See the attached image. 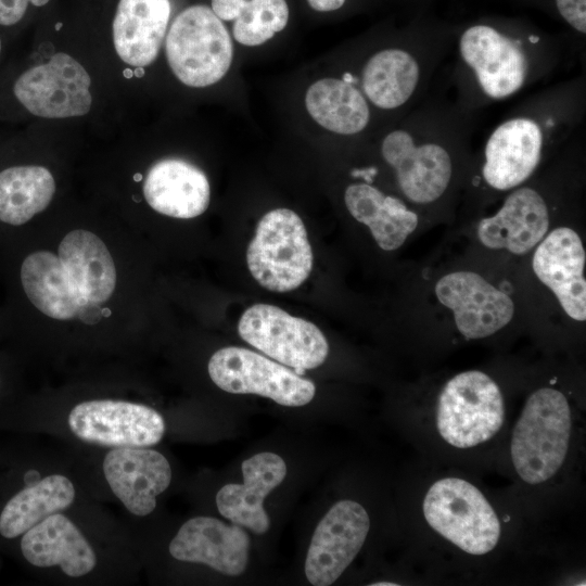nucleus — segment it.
<instances>
[{
    "mask_svg": "<svg viewBox=\"0 0 586 586\" xmlns=\"http://www.w3.org/2000/svg\"><path fill=\"white\" fill-rule=\"evenodd\" d=\"M571 409L564 395L550 387L527 398L511 438V457L519 476L539 484L561 468L569 448Z\"/></svg>",
    "mask_w": 586,
    "mask_h": 586,
    "instance_id": "f257e3e1",
    "label": "nucleus"
},
{
    "mask_svg": "<svg viewBox=\"0 0 586 586\" xmlns=\"http://www.w3.org/2000/svg\"><path fill=\"white\" fill-rule=\"evenodd\" d=\"M247 267L263 288L272 292L295 290L313 269V252L300 216L288 208L266 213L247 246Z\"/></svg>",
    "mask_w": 586,
    "mask_h": 586,
    "instance_id": "f03ea898",
    "label": "nucleus"
},
{
    "mask_svg": "<svg viewBox=\"0 0 586 586\" xmlns=\"http://www.w3.org/2000/svg\"><path fill=\"white\" fill-rule=\"evenodd\" d=\"M166 55L177 78L190 87H206L228 72L233 55L230 35L212 9L192 5L173 22Z\"/></svg>",
    "mask_w": 586,
    "mask_h": 586,
    "instance_id": "7ed1b4c3",
    "label": "nucleus"
},
{
    "mask_svg": "<svg viewBox=\"0 0 586 586\" xmlns=\"http://www.w3.org/2000/svg\"><path fill=\"white\" fill-rule=\"evenodd\" d=\"M423 513L433 530L470 555L489 552L500 537V523L489 502L474 485L458 477L430 487Z\"/></svg>",
    "mask_w": 586,
    "mask_h": 586,
    "instance_id": "20e7f679",
    "label": "nucleus"
},
{
    "mask_svg": "<svg viewBox=\"0 0 586 586\" xmlns=\"http://www.w3.org/2000/svg\"><path fill=\"white\" fill-rule=\"evenodd\" d=\"M505 409L498 385L486 373L471 370L451 378L437 403L441 436L458 448L491 440L501 428Z\"/></svg>",
    "mask_w": 586,
    "mask_h": 586,
    "instance_id": "39448f33",
    "label": "nucleus"
},
{
    "mask_svg": "<svg viewBox=\"0 0 586 586\" xmlns=\"http://www.w3.org/2000/svg\"><path fill=\"white\" fill-rule=\"evenodd\" d=\"M238 332L246 343L300 375L322 365L329 354L326 336L316 324L269 304L247 308Z\"/></svg>",
    "mask_w": 586,
    "mask_h": 586,
    "instance_id": "423d86ee",
    "label": "nucleus"
},
{
    "mask_svg": "<svg viewBox=\"0 0 586 586\" xmlns=\"http://www.w3.org/2000/svg\"><path fill=\"white\" fill-rule=\"evenodd\" d=\"M212 381L232 394H256L288 407L304 406L315 384L284 365L246 348L229 346L213 354L207 366Z\"/></svg>",
    "mask_w": 586,
    "mask_h": 586,
    "instance_id": "0eeeda50",
    "label": "nucleus"
},
{
    "mask_svg": "<svg viewBox=\"0 0 586 586\" xmlns=\"http://www.w3.org/2000/svg\"><path fill=\"white\" fill-rule=\"evenodd\" d=\"M67 424L79 440L111 448L154 446L166 429L164 418L155 409L112 399L77 404L68 413Z\"/></svg>",
    "mask_w": 586,
    "mask_h": 586,
    "instance_id": "6e6552de",
    "label": "nucleus"
},
{
    "mask_svg": "<svg viewBox=\"0 0 586 586\" xmlns=\"http://www.w3.org/2000/svg\"><path fill=\"white\" fill-rule=\"evenodd\" d=\"M91 80L86 69L65 53L23 73L14 85L16 99L34 115L64 118L85 115L91 106Z\"/></svg>",
    "mask_w": 586,
    "mask_h": 586,
    "instance_id": "1a4fd4ad",
    "label": "nucleus"
},
{
    "mask_svg": "<svg viewBox=\"0 0 586 586\" xmlns=\"http://www.w3.org/2000/svg\"><path fill=\"white\" fill-rule=\"evenodd\" d=\"M369 527V515L360 504H334L313 534L305 560L307 581L315 586L334 583L361 549Z\"/></svg>",
    "mask_w": 586,
    "mask_h": 586,
    "instance_id": "9d476101",
    "label": "nucleus"
},
{
    "mask_svg": "<svg viewBox=\"0 0 586 586\" xmlns=\"http://www.w3.org/2000/svg\"><path fill=\"white\" fill-rule=\"evenodd\" d=\"M437 300L453 310L459 332L467 339H482L506 327L514 314V304L482 276L455 271L435 285Z\"/></svg>",
    "mask_w": 586,
    "mask_h": 586,
    "instance_id": "9b49d317",
    "label": "nucleus"
},
{
    "mask_svg": "<svg viewBox=\"0 0 586 586\" xmlns=\"http://www.w3.org/2000/svg\"><path fill=\"white\" fill-rule=\"evenodd\" d=\"M102 470L113 494L137 517L154 511L156 497L171 481L168 460L150 447L113 448L105 455Z\"/></svg>",
    "mask_w": 586,
    "mask_h": 586,
    "instance_id": "f8f14e48",
    "label": "nucleus"
},
{
    "mask_svg": "<svg viewBox=\"0 0 586 586\" xmlns=\"http://www.w3.org/2000/svg\"><path fill=\"white\" fill-rule=\"evenodd\" d=\"M532 266L562 309L577 321L586 319V253L582 239L571 228L559 227L537 244Z\"/></svg>",
    "mask_w": 586,
    "mask_h": 586,
    "instance_id": "ddd939ff",
    "label": "nucleus"
},
{
    "mask_svg": "<svg viewBox=\"0 0 586 586\" xmlns=\"http://www.w3.org/2000/svg\"><path fill=\"white\" fill-rule=\"evenodd\" d=\"M459 49L488 97L502 99L522 87L527 72L525 54L497 29L487 25L469 27L460 37Z\"/></svg>",
    "mask_w": 586,
    "mask_h": 586,
    "instance_id": "4468645a",
    "label": "nucleus"
},
{
    "mask_svg": "<svg viewBox=\"0 0 586 586\" xmlns=\"http://www.w3.org/2000/svg\"><path fill=\"white\" fill-rule=\"evenodd\" d=\"M381 152L394 168L402 192L411 202L431 203L445 192L451 178V160L443 146L416 145L409 132L394 130L384 138Z\"/></svg>",
    "mask_w": 586,
    "mask_h": 586,
    "instance_id": "2eb2a0df",
    "label": "nucleus"
},
{
    "mask_svg": "<svg viewBox=\"0 0 586 586\" xmlns=\"http://www.w3.org/2000/svg\"><path fill=\"white\" fill-rule=\"evenodd\" d=\"M173 558L202 563L222 574H242L247 565L250 537L242 526L212 517L186 521L169 544Z\"/></svg>",
    "mask_w": 586,
    "mask_h": 586,
    "instance_id": "dca6fc26",
    "label": "nucleus"
},
{
    "mask_svg": "<svg viewBox=\"0 0 586 586\" xmlns=\"http://www.w3.org/2000/svg\"><path fill=\"white\" fill-rule=\"evenodd\" d=\"M241 469L243 484L224 485L216 495L217 509L232 523L264 534L270 525L264 500L284 480L286 464L279 455L263 451L244 460Z\"/></svg>",
    "mask_w": 586,
    "mask_h": 586,
    "instance_id": "f3484780",
    "label": "nucleus"
},
{
    "mask_svg": "<svg viewBox=\"0 0 586 586\" xmlns=\"http://www.w3.org/2000/svg\"><path fill=\"white\" fill-rule=\"evenodd\" d=\"M542 146L543 133L535 120L518 117L502 123L486 142L484 180L497 190L520 186L536 169Z\"/></svg>",
    "mask_w": 586,
    "mask_h": 586,
    "instance_id": "a211bd4d",
    "label": "nucleus"
},
{
    "mask_svg": "<svg viewBox=\"0 0 586 586\" xmlns=\"http://www.w3.org/2000/svg\"><path fill=\"white\" fill-rule=\"evenodd\" d=\"M548 227L544 199L534 189L524 187L510 193L494 216L479 222L477 238L488 249L523 255L544 239Z\"/></svg>",
    "mask_w": 586,
    "mask_h": 586,
    "instance_id": "6ab92c4d",
    "label": "nucleus"
},
{
    "mask_svg": "<svg viewBox=\"0 0 586 586\" xmlns=\"http://www.w3.org/2000/svg\"><path fill=\"white\" fill-rule=\"evenodd\" d=\"M21 550L30 564L38 568L59 566L69 577H81L98 564L97 555L80 530L61 512L26 531Z\"/></svg>",
    "mask_w": 586,
    "mask_h": 586,
    "instance_id": "aec40b11",
    "label": "nucleus"
},
{
    "mask_svg": "<svg viewBox=\"0 0 586 586\" xmlns=\"http://www.w3.org/2000/svg\"><path fill=\"white\" fill-rule=\"evenodd\" d=\"M67 280L88 308H99L113 294L116 269L104 242L87 230L68 232L59 245Z\"/></svg>",
    "mask_w": 586,
    "mask_h": 586,
    "instance_id": "412c9836",
    "label": "nucleus"
},
{
    "mask_svg": "<svg viewBox=\"0 0 586 586\" xmlns=\"http://www.w3.org/2000/svg\"><path fill=\"white\" fill-rule=\"evenodd\" d=\"M143 194L156 212L175 218H194L209 204L211 189L205 174L189 162L166 158L149 170Z\"/></svg>",
    "mask_w": 586,
    "mask_h": 586,
    "instance_id": "4be33fe9",
    "label": "nucleus"
},
{
    "mask_svg": "<svg viewBox=\"0 0 586 586\" xmlns=\"http://www.w3.org/2000/svg\"><path fill=\"white\" fill-rule=\"evenodd\" d=\"M170 10L169 0H119L113 38L116 52L124 62L143 67L156 59Z\"/></svg>",
    "mask_w": 586,
    "mask_h": 586,
    "instance_id": "5701e85b",
    "label": "nucleus"
},
{
    "mask_svg": "<svg viewBox=\"0 0 586 586\" xmlns=\"http://www.w3.org/2000/svg\"><path fill=\"white\" fill-rule=\"evenodd\" d=\"M21 286L27 300L42 314L53 319L69 320L90 314L72 289L64 267L56 255L36 251L27 255L20 267Z\"/></svg>",
    "mask_w": 586,
    "mask_h": 586,
    "instance_id": "b1692460",
    "label": "nucleus"
},
{
    "mask_svg": "<svg viewBox=\"0 0 586 586\" xmlns=\"http://www.w3.org/2000/svg\"><path fill=\"white\" fill-rule=\"evenodd\" d=\"M344 201L351 215L366 225L384 251L400 247L418 226V215L394 196L368 183L349 184Z\"/></svg>",
    "mask_w": 586,
    "mask_h": 586,
    "instance_id": "393cba45",
    "label": "nucleus"
},
{
    "mask_svg": "<svg viewBox=\"0 0 586 586\" xmlns=\"http://www.w3.org/2000/svg\"><path fill=\"white\" fill-rule=\"evenodd\" d=\"M73 482L63 474H51L14 495L0 514V534L5 538L23 535L48 515L67 509L75 500Z\"/></svg>",
    "mask_w": 586,
    "mask_h": 586,
    "instance_id": "a878e982",
    "label": "nucleus"
},
{
    "mask_svg": "<svg viewBox=\"0 0 586 586\" xmlns=\"http://www.w3.org/2000/svg\"><path fill=\"white\" fill-rule=\"evenodd\" d=\"M305 103L310 116L335 133L360 132L369 122L364 95L343 79L323 78L314 82L306 92Z\"/></svg>",
    "mask_w": 586,
    "mask_h": 586,
    "instance_id": "bb28decb",
    "label": "nucleus"
},
{
    "mask_svg": "<svg viewBox=\"0 0 586 586\" xmlns=\"http://www.w3.org/2000/svg\"><path fill=\"white\" fill-rule=\"evenodd\" d=\"M55 192L51 173L36 165L0 171V222L18 227L47 208Z\"/></svg>",
    "mask_w": 586,
    "mask_h": 586,
    "instance_id": "cd10ccee",
    "label": "nucleus"
},
{
    "mask_svg": "<svg viewBox=\"0 0 586 586\" xmlns=\"http://www.w3.org/2000/svg\"><path fill=\"white\" fill-rule=\"evenodd\" d=\"M419 80L415 58L400 49H385L372 55L362 71V89L368 99L384 110L403 105Z\"/></svg>",
    "mask_w": 586,
    "mask_h": 586,
    "instance_id": "c85d7f7f",
    "label": "nucleus"
},
{
    "mask_svg": "<svg viewBox=\"0 0 586 586\" xmlns=\"http://www.w3.org/2000/svg\"><path fill=\"white\" fill-rule=\"evenodd\" d=\"M288 20L285 0H247L234 20L233 36L244 46H259L281 31Z\"/></svg>",
    "mask_w": 586,
    "mask_h": 586,
    "instance_id": "c756f323",
    "label": "nucleus"
},
{
    "mask_svg": "<svg viewBox=\"0 0 586 586\" xmlns=\"http://www.w3.org/2000/svg\"><path fill=\"white\" fill-rule=\"evenodd\" d=\"M561 16L574 29L586 33V0H556Z\"/></svg>",
    "mask_w": 586,
    "mask_h": 586,
    "instance_id": "7c9ffc66",
    "label": "nucleus"
},
{
    "mask_svg": "<svg viewBox=\"0 0 586 586\" xmlns=\"http://www.w3.org/2000/svg\"><path fill=\"white\" fill-rule=\"evenodd\" d=\"M49 0H0V24L11 26L24 16L28 3L36 7L47 4Z\"/></svg>",
    "mask_w": 586,
    "mask_h": 586,
    "instance_id": "2f4dec72",
    "label": "nucleus"
},
{
    "mask_svg": "<svg viewBox=\"0 0 586 586\" xmlns=\"http://www.w3.org/2000/svg\"><path fill=\"white\" fill-rule=\"evenodd\" d=\"M247 0H212V10L215 15L224 21H234Z\"/></svg>",
    "mask_w": 586,
    "mask_h": 586,
    "instance_id": "473e14b6",
    "label": "nucleus"
},
{
    "mask_svg": "<svg viewBox=\"0 0 586 586\" xmlns=\"http://www.w3.org/2000/svg\"><path fill=\"white\" fill-rule=\"evenodd\" d=\"M310 8L319 12H329L340 9L345 0H307Z\"/></svg>",
    "mask_w": 586,
    "mask_h": 586,
    "instance_id": "72a5a7b5",
    "label": "nucleus"
},
{
    "mask_svg": "<svg viewBox=\"0 0 586 586\" xmlns=\"http://www.w3.org/2000/svg\"><path fill=\"white\" fill-rule=\"evenodd\" d=\"M384 585H385V586H395V585H397V584H395V583H390V582H386V583L380 582V583H374V584H372V586H384Z\"/></svg>",
    "mask_w": 586,
    "mask_h": 586,
    "instance_id": "f704fd0d",
    "label": "nucleus"
},
{
    "mask_svg": "<svg viewBox=\"0 0 586 586\" xmlns=\"http://www.w3.org/2000/svg\"><path fill=\"white\" fill-rule=\"evenodd\" d=\"M0 52H1V40H0Z\"/></svg>",
    "mask_w": 586,
    "mask_h": 586,
    "instance_id": "c9c22d12",
    "label": "nucleus"
}]
</instances>
